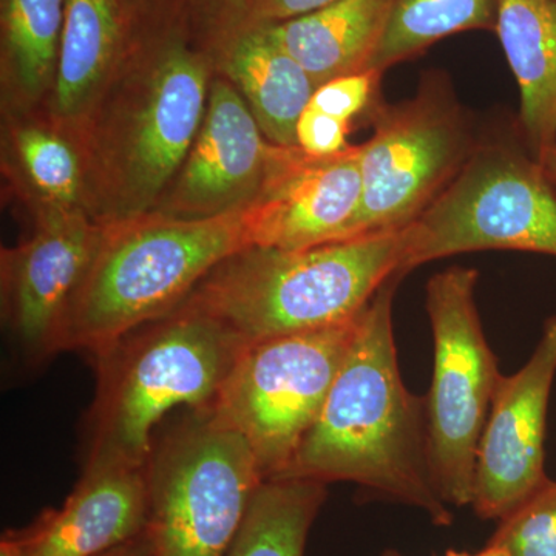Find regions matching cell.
I'll return each instance as SVG.
<instances>
[{
  "mask_svg": "<svg viewBox=\"0 0 556 556\" xmlns=\"http://www.w3.org/2000/svg\"><path fill=\"white\" fill-rule=\"evenodd\" d=\"M401 280H388L361 314L324 407L278 478L351 482L447 527L455 515L431 482L426 396L408 390L399 368L393 300Z\"/></svg>",
  "mask_w": 556,
  "mask_h": 556,
  "instance_id": "cell-1",
  "label": "cell"
},
{
  "mask_svg": "<svg viewBox=\"0 0 556 556\" xmlns=\"http://www.w3.org/2000/svg\"><path fill=\"white\" fill-rule=\"evenodd\" d=\"M215 67L186 28L131 43L72 135L86 177V212L112 225L155 208L188 156Z\"/></svg>",
  "mask_w": 556,
  "mask_h": 556,
  "instance_id": "cell-2",
  "label": "cell"
},
{
  "mask_svg": "<svg viewBox=\"0 0 556 556\" xmlns=\"http://www.w3.org/2000/svg\"><path fill=\"white\" fill-rule=\"evenodd\" d=\"M402 230L305 249L248 247L218 263L185 303L251 345L353 320L402 277Z\"/></svg>",
  "mask_w": 556,
  "mask_h": 556,
  "instance_id": "cell-3",
  "label": "cell"
},
{
  "mask_svg": "<svg viewBox=\"0 0 556 556\" xmlns=\"http://www.w3.org/2000/svg\"><path fill=\"white\" fill-rule=\"evenodd\" d=\"M244 346L219 321L182 303L94 357L98 387L84 468L148 466L161 419L179 407L211 408Z\"/></svg>",
  "mask_w": 556,
  "mask_h": 556,
  "instance_id": "cell-4",
  "label": "cell"
},
{
  "mask_svg": "<svg viewBox=\"0 0 556 556\" xmlns=\"http://www.w3.org/2000/svg\"><path fill=\"white\" fill-rule=\"evenodd\" d=\"M248 247L243 208L211 218L149 212L104 225L100 249L62 321L60 351L100 356L177 309L218 263Z\"/></svg>",
  "mask_w": 556,
  "mask_h": 556,
  "instance_id": "cell-5",
  "label": "cell"
},
{
  "mask_svg": "<svg viewBox=\"0 0 556 556\" xmlns=\"http://www.w3.org/2000/svg\"><path fill=\"white\" fill-rule=\"evenodd\" d=\"M402 233V277L464 252L556 257L555 186L526 146L479 139L463 169Z\"/></svg>",
  "mask_w": 556,
  "mask_h": 556,
  "instance_id": "cell-6",
  "label": "cell"
},
{
  "mask_svg": "<svg viewBox=\"0 0 556 556\" xmlns=\"http://www.w3.org/2000/svg\"><path fill=\"white\" fill-rule=\"evenodd\" d=\"M263 481L244 438L211 409L193 412L148 463L153 556H226Z\"/></svg>",
  "mask_w": 556,
  "mask_h": 556,
  "instance_id": "cell-7",
  "label": "cell"
},
{
  "mask_svg": "<svg viewBox=\"0 0 556 556\" xmlns=\"http://www.w3.org/2000/svg\"><path fill=\"white\" fill-rule=\"evenodd\" d=\"M372 135L362 144V197L345 240L399 232L442 192L479 138L444 73L430 72L415 97L371 109Z\"/></svg>",
  "mask_w": 556,
  "mask_h": 556,
  "instance_id": "cell-8",
  "label": "cell"
},
{
  "mask_svg": "<svg viewBox=\"0 0 556 556\" xmlns=\"http://www.w3.org/2000/svg\"><path fill=\"white\" fill-rule=\"evenodd\" d=\"M478 278L475 268L452 266L426 288L434 350L426 396L428 467L448 507L471 506L479 439L503 378L479 317Z\"/></svg>",
  "mask_w": 556,
  "mask_h": 556,
  "instance_id": "cell-9",
  "label": "cell"
},
{
  "mask_svg": "<svg viewBox=\"0 0 556 556\" xmlns=\"http://www.w3.org/2000/svg\"><path fill=\"white\" fill-rule=\"evenodd\" d=\"M361 314L345 324L278 336L241 351L208 409L244 438L263 478L287 471L327 401Z\"/></svg>",
  "mask_w": 556,
  "mask_h": 556,
  "instance_id": "cell-10",
  "label": "cell"
},
{
  "mask_svg": "<svg viewBox=\"0 0 556 556\" xmlns=\"http://www.w3.org/2000/svg\"><path fill=\"white\" fill-rule=\"evenodd\" d=\"M556 378V316L547 318L535 351L514 375H503L479 439L475 514L506 518L547 481L546 426Z\"/></svg>",
  "mask_w": 556,
  "mask_h": 556,
  "instance_id": "cell-11",
  "label": "cell"
},
{
  "mask_svg": "<svg viewBox=\"0 0 556 556\" xmlns=\"http://www.w3.org/2000/svg\"><path fill=\"white\" fill-rule=\"evenodd\" d=\"M104 236L86 212L36 218L30 239L2 251V308L31 358L60 353L62 321Z\"/></svg>",
  "mask_w": 556,
  "mask_h": 556,
  "instance_id": "cell-12",
  "label": "cell"
},
{
  "mask_svg": "<svg viewBox=\"0 0 556 556\" xmlns=\"http://www.w3.org/2000/svg\"><path fill=\"white\" fill-rule=\"evenodd\" d=\"M276 150L239 90L215 73L199 134L152 212L211 218L240 211L265 185Z\"/></svg>",
  "mask_w": 556,
  "mask_h": 556,
  "instance_id": "cell-13",
  "label": "cell"
},
{
  "mask_svg": "<svg viewBox=\"0 0 556 556\" xmlns=\"http://www.w3.org/2000/svg\"><path fill=\"white\" fill-rule=\"evenodd\" d=\"M362 146L313 156L277 146L265 185L243 207L249 247L305 249L345 240L362 197Z\"/></svg>",
  "mask_w": 556,
  "mask_h": 556,
  "instance_id": "cell-14",
  "label": "cell"
},
{
  "mask_svg": "<svg viewBox=\"0 0 556 556\" xmlns=\"http://www.w3.org/2000/svg\"><path fill=\"white\" fill-rule=\"evenodd\" d=\"M148 466L84 468L64 506L28 529L30 556H97L148 527Z\"/></svg>",
  "mask_w": 556,
  "mask_h": 556,
  "instance_id": "cell-15",
  "label": "cell"
},
{
  "mask_svg": "<svg viewBox=\"0 0 556 556\" xmlns=\"http://www.w3.org/2000/svg\"><path fill=\"white\" fill-rule=\"evenodd\" d=\"M129 47L115 0H65L49 121L68 137L97 104Z\"/></svg>",
  "mask_w": 556,
  "mask_h": 556,
  "instance_id": "cell-16",
  "label": "cell"
},
{
  "mask_svg": "<svg viewBox=\"0 0 556 556\" xmlns=\"http://www.w3.org/2000/svg\"><path fill=\"white\" fill-rule=\"evenodd\" d=\"M215 73L229 80L270 144L299 148L295 129L317 84L263 27L233 35L212 51Z\"/></svg>",
  "mask_w": 556,
  "mask_h": 556,
  "instance_id": "cell-17",
  "label": "cell"
},
{
  "mask_svg": "<svg viewBox=\"0 0 556 556\" xmlns=\"http://www.w3.org/2000/svg\"><path fill=\"white\" fill-rule=\"evenodd\" d=\"M495 33L521 94L519 134L541 161L556 144V0H497Z\"/></svg>",
  "mask_w": 556,
  "mask_h": 556,
  "instance_id": "cell-18",
  "label": "cell"
},
{
  "mask_svg": "<svg viewBox=\"0 0 556 556\" xmlns=\"http://www.w3.org/2000/svg\"><path fill=\"white\" fill-rule=\"evenodd\" d=\"M394 0H336L324 9L265 28L308 72L317 87L367 72Z\"/></svg>",
  "mask_w": 556,
  "mask_h": 556,
  "instance_id": "cell-19",
  "label": "cell"
},
{
  "mask_svg": "<svg viewBox=\"0 0 556 556\" xmlns=\"http://www.w3.org/2000/svg\"><path fill=\"white\" fill-rule=\"evenodd\" d=\"M65 0H0L3 101L28 115L49 101L56 79Z\"/></svg>",
  "mask_w": 556,
  "mask_h": 556,
  "instance_id": "cell-20",
  "label": "cell"
},
{
  "mask_svg": "<svg viewBox=\"0 0 556 556\" xmlns=\"http://www.w3.org/2000/svg\"><path fill=\"white\" fill-rule=\"evenodd\" d=\"M14 118L9 129L10 166L31 200L36 218L86 212V177L75 139L50 121Z\"/></svg>",
  "mask_w": 556,
  "mask_h": 556,
  "instance_id": "cell-21",
  "label": "cell"
},
{
  "mask_svg": "<svg viewBox=\"0 0 556 556\" xmlns=\"http://www.w3.org/2000/svg\"><path fill=\"white\" fill-rule=\"evenodd\" d=\"M327 497L321 482L265 479L226 556H305L311 527Z\"/></svg>",
  "mask_w": 556,
  "mask_h": 556,
  "instance_id": "cell-22",
  "label": "cell"
},
{
  "mask_svg": "<svg viewBox=\"0 0 556 556\" xmlns=\"http://www.w3.org/2000/svg\"><path fill=\"white\" fill-rule=\"evenodd\" d=\"M497 0H394L386 33L368 70L419 56L439 40L466 31H496Z\"/></svg>",
  "mask_w": 556,
  "mask_h": 556,
  "instance_id": "cell-23",
  "label": "cell"
},
{
  "mask_svg": "<svg viewBox=\"0 0 556 556\" xmlns=\"http://www.w3.org/2000/svg\"><path fill=\"white\" fill-rule=\"evenodd\" d=\"M489 544L506 548L508 556H556V482L547 479L501 519Z\"/></svg>",
  "mask_w": 556,
  "mask_h": 556,
  "instance_id": "cell-24",
  "label": "cell"
},
{
  "mask_svg": "<svg viewBox=\"0 0 556 556\" xmlns=\"http://www.w3.org/2000/svg\"><path fill=\"white\" fill-rule=\"evenodd\" d=\"M382 73L376 70L354 73L328 80L317 87L308 108L327 113L346 123H353L362 113L375 108Z\"/></svg>",
  "mask_w": 556,
  "mask_h": 556,
  "instance_id": "cell-25",
  "label": "cell"
},
{
  "mask_svg": "<svg viewBox=\"0 0 556 556\" xmlns=\"http://www.w3.org/2000/svg\"><path fill=\"white\" fill-rule=\"evenodd\" d=\"M249 0H188L186 28L201 49L215 51L239 31Z\"/></svg>",
  "mask_w": 556,
  "mask_h": 556,
  "instance_id": "cell-26",
  "label": "cell"
},
{
  "mask_svg": "<svg viewBox=\"0 0 556 556\" xmlns=\"http://www.w3.org/2000/svg\"><path fill=\"white\" fill-rule=\"evenodd\" d=\"M115 3L123 17L129 46L186 28L188 0H115Z\"/></svg>",
  "mask_w": 556,
  "mask_h": 556,
  "instance_id": "cell-27",
  "label": "cell"
},
{
  "mask_svg": "<svg viewBox=\"0 0 556 556\" xmlns=\"http://www.w3.org/2000/svg\"><path fill=\"white\" fill-rule=\"evenodd\" d=\"M351 123L311 108L300 115L295 137L303 152L313 156H334L351 148L348 142Z\"/></svg>",
  "mask_w": 556,
  "mask_h": 556,
  "instance_id": "cell-28",
  "label": "cell"
},
{
  "mask_svg": "<svg viewBox=\"0 0 556 556\" xmlns=\"http://www.w3.org/2000/svg\"><path fill=\"white\" fill-rule=\"evenodd\" d=\"M332 2L336 0H249L239 31L295 20Z\"/></svg>",
  "mask_w": 556,
  "mask_h": 556,
  "instance_id": "cell-29",
  "label": "cell"
},
{
  "mask_svg": "<svg viewBox=\"0 0 556 556\" xmlns=\"http://www.w3.org/2000/svg\"><path fill=\"white\" fill-rule=\"evenodd\" d=\"M31 533L30 529L17 530L5 533L0 543V556H30Z\"/></svg>",
  "mask_w": 556,
  "mask_h": 556,
  "instance_id": "cell-30",
  "label": "cell"
},
{
  "mask_svg": "<svg viewBox=\"0 0 556 556\" xmlns=\"http://www.w3.org/2000/svg\"><path fill=\"white\" fill-rule=\"evenodd\" d=\"M97 556H153V551L148 532L144 530L141 535L131 538L126 543L109 548Z\"/></svg>",
  "mask_w": 556,
  "mask_h": 556,
  "instance_id": "cell-31",
  "label": "cell"
},
{
  "mask_svg": "<svg viewBox=\"0 0 556 556\" xmlns=\"http://www.w3.org/2000/svg\"><path fill=\"white\" fill-rule=\"evenodd\" d=\"M444 556H508L506 548L495 546V544H486L478 554H468V552L448 551Z\"/></svg>",
  "mask_w": 556,
  "mask_h": 556,
  "instance_id": "cell-32",
  "label": "cell"
},
{
  "mask_svg": "<svg viewBox=\"0 0 556 556\" xmlns=\"http://www.w3.org/2000/svg\"><path fill=\"white\" fill-rule=\"evenodd\" d=\"M540 164L543 166L544 172H546L547 178L551 179L552 185L556 188V144L548 150L547 155L540 161Z\"/></svg>",
  "mask_w": 556,
  "mask_h": 556,
  "instance_id": "cell-33",
  "label": "cell"
},
{
  "mask_svg": "<svg viewBox=\"0 0 556 556\" xmlns=\"http://www.w3.org/2000/svg\"><path fill=\"white\" fill-rule=\"evenodd\" d=\"M383 556H401V555L396 554V552L390 551V552H387V554Z\"/></svg>",
  "mask_w": 556,
  "mask_h": 556,
  "instance_id": "cell-34",
  "label": "cell"
}]
</instances>
